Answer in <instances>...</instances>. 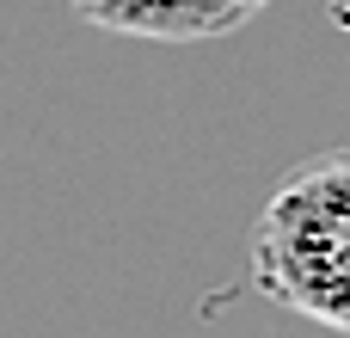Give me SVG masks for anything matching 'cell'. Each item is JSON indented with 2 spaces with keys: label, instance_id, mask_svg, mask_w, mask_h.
<instances>
[{
  "label": "cell",
  "instance_id": "2",
  "mask_svg": "<svg viewBox=\"0 0 350 338\" xmlns=\"http://www.w3.org/2000/svg\"><path fill=\"white\" fill-rule=\"evenodd\" d=\"M92 31L148 43H209L240 31L265 0H68Z\"/></svg>",
  "mask_w": 350,
  "mask_h": 338
},
{
  "label": "cell",
  "instance_id": "1",
  "mask_svg": "<svg viewBox=\"0 0 350 338\" xmlns=\"http://www.w3.org/2000/svg\"><path fill=\"white\" fill-rule=\"evenodd\" d=\"M246 259L271 302L326 333H350V148H326L283 172Z\"/></svg>",
  "mask_w": 350,
  "mask_h": 338
}]
</instances>
